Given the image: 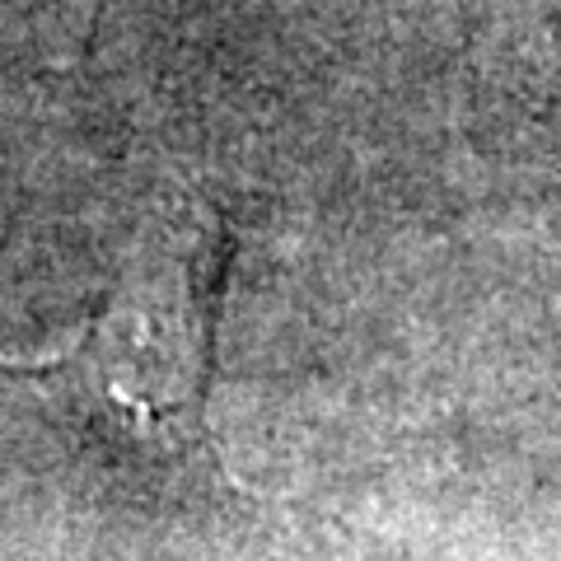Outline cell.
Listing matches in <instances>:
<instances>
[{
    "label": "cell",
    "instance_id": "1",
    "mask_svg": "<svg viewBox=\"0 0 561 561\" xmlns=\"http://www.w3.org/2000/svg\"><path fill=\"white\" fill-rule=\"evenodd\" d=\"M230 257L234 239L220 220L192 225L117 280L66 356L0 360V383L38 389L154 454L192 459L210 449L206 408Z\"/></svg>",
    "mask_w": 561,
    "mask_h": 561
},
{
    "label": "cell",
    "instance_id": "2",
    "mask_svg": "<svg viewBox=\"0 0 561 561\" xmlns=\"http://www.w3.org/2000/svg\"><path fill=\"white\" fill-rule=\"evenodd\" d=\"M103 10H108V0H94V20H90V47L99 43V28H103Z\"/></svg>",
    "mask_w": 561,
    "mask_h": 561
}]
</instances>
